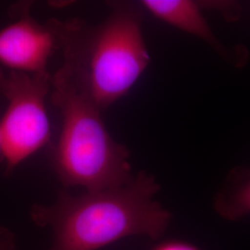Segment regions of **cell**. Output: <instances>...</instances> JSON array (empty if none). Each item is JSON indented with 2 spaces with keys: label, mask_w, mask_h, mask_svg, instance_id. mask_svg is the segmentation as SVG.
<instances>
[{
  "label": "cell",
  "mask_w": 250,
  "mask_h": 250,
  "mask_svg": "<svg viewBox=\"0 0 250 250\" xmlns=\"http://www.w3.org/2000/svg\"><path fill=\"white\" fill-rule=\"evenodd\" d=\"M160 185L146 171L120 188L73 196L60 191L52 205H34L33 222L52 231L47 250H99L131 236L159 239L171 214L155 200Z\"/></svg>",
  "instance_id": "6da1fadb"
},
{
  "label": "cell",
  "mask_w": 250,
  "mask_h": 250,
  "mask_svg": "<svg viewBox=\"0 0 250 250\" xmlns=\"http://www.w3.org/2000/svg\"><path fill=\"white\" fill-rule=\"evenodd\" d=\"M0 250H16L14 234L3 226H0Z\"/></svg>",
  "instance_id": "9c48e42d"
},
{
  "label": "cell",
  "mask_w": 250,
  "mask_h": 250,
  "mask_svg": "<svg viewBox=\"0 0 250 250\" xmlns=\"http://www.w3.org/2000/svg\"><path fill=\"white\" fill-rule=\"evenodd\" d=\"M52 103L62 116L53 166L63 186L96 192L132 182L130 153L107 132L99 107L61 69L52 77Z\"/></svg>",
  "instance_id": "3957f363"
},
{
  "label": "cell",
  "mask_w": 250,
  "mask_h": 250,
  "mask_svg": "<svg viewBox=\"0 0 250 250\" xmlns=\"http://www.w3.org/2000/svg\"><path fill=\"white\" fill-rule=\"evenodd\" d=\"M213 208L227 221H238L250 215V165L229 171L215 195Z\"/></svg>",
  "instance_id": "52a82bcc"
},
{
  "label": "cell",
  "mask_w": 250,
  "mask_h": 250,
  "mask_svg": "<svg viewBox=\"0 0 250 250\" xmlns=\"http://www.w3.org/2000/svg\"><path fill=\"white\" fill-rule=\"evenodd\" d=\"M153 250H199L195 246L184 241H165L158 245Z\"/></svg>",
  "instance_id": "ba28073f"
},
{
  "label": "cell",
  "mask_w": 250,
  "mask_h": 250,
  "mask_svg": "<svg viewBox=\"0 0 250 250\" xmlns=\"http://www.w3.org/2000/svg\"><path fill=\"white\" fill-rule=\"evenodd\" d=\"M4 77H5V74H4V72H2V70L0 68V93H1V86H2V83L4 80Z\"/></svg>",
  "instance_id": "30bf717a"
},
{
  "label": "cell",
  "mask_w": 250,
  "mask_h": 250,
  "mask_svg": "<svg viewBox=\"0 0 250 250\" xmlns=\"http://www.w3.org/2000/svg\"><path fill=\"white\" fill-rule=\"evenodd\" d=\"M110 6L111 13L97 25L54 19L64 56L61 70L100 110L127 95L150 62L141 10L130 2Z\"/></svg>",
  "instance_id": "7a4b0ae2"
},
{
  "label": "cell",
  "mask_w": 250,
  "mask_h": 250,
  "mask_svg": "<svg viewBox=\"0 0 250 250\" xmlns=\"http://www.w3.org/2000/svg\"><path fill=\"white\" fill-rule=\"evenodd\" d=\"M0 155H2L1 154V139H0Z\"/></svg>",
  "instance_id": "8fae6325"
},
{
  "label": "cell",
  "mask_w": 250,
  "mask_h": 250,
  "mask_svg": "<svg viewBox=\"0 0 250 250\" xmlns=\"http://www.w3.org/2000/svg\"><path fill=\"white\" fill-rule=\"evenodd\" d=\"M140 6L154 17L170 26L196 36L215 51L227 57V49L215 36L208 23L199 2L190 0H143Z\"/></svg>",
  "instance_id": "8992f818"
},
{
  "label": "cell",
  "mask_w": 250,
  "mask_h": 250,
  "mask_svg": "<svg viewBox=\"0 0 250 250\" xmlns=\"http://www.w3.org/2000/svg\"><path fill=\"white\" fill-rule=\"evenodd\" d=\"M29 7L18 8L17 19L0 31V63L12 72L45 73L49 58L60 49L54 19L40 24Z\"/></svg>",
  "instance_id": "5b68a950"
},
{
  "label": "cell",
  "mask_w": 250,
  "mask_h": 250,
  "mask_svg": "<svg viewBox=\"0 0 250 250\" xmlns=\"http://www.w3.org/2000/svg\"><path fill=\"white\" fill-rule=\"evenodd\" d=\"M51 85L48 72L11 71L4 77L1 93L8 99V107L0 123V139L7 173L48 143L50 125L45 101Z\"/></svg>",
  "instance_id": "277c9868"
}]
</instances>
